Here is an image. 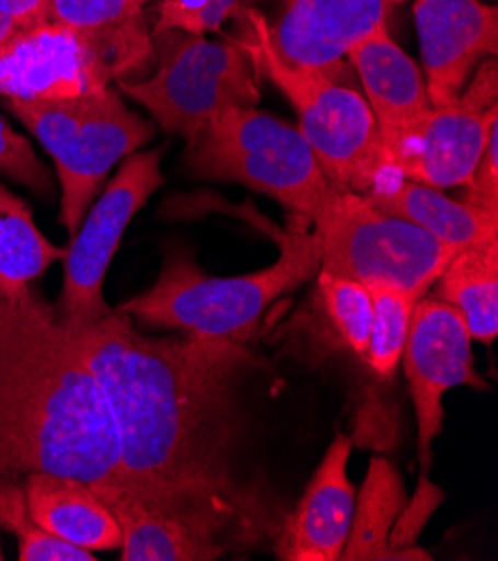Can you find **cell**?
<instances>
[{"label":"cell","mask_w":498,"mask_h":561,"mask_svg":"<svg viewBox=\"0 0 498 561\" xmlns=\"http://www.w3.org/2000/svg\"><path fill=\"white\" fill-rule=\"evenodd\" d=\"M74 343L113 416L121 490L229 550L257 528L259 508L233 474L244 345L182 335L152 339L119 309ZM117 492V490H115Z\"/></svg>","instance_id":"cell-1"},{"label":"cell","mask_w":498,"mask_h":561,"mask_svg":"<svg viewBox=\"0 0 498 561\" xmlns=\"http://www.w3.org/2000/svg\"><path fill=\"white\" fill-rule=\"evenodd\" d=\"M54 472L121 490L119 443L74 335L34 291L0 298V477Z\"/></svg>","instance_id":"cell-2"},{"label":"cell","mask_w":498,"mask_h":561,"mask_svg":"<svg viewBox=\"0 0 498 561\" xmlns=\"http://www.w3.org/2000/svg\"><path fill=\"white\" fill-rule=\"evenodd\" d=\"M317 271V238L309 229V219L296 215L289 231L280 236V257L270 266L221 277L208 275L186 251H173L157 283L117 309L150 327L246 347L255 339L264 311Z\"/></svg>","instance_id":"cell-3"},{"label":"cell","mask_w":498,"mask_h":561,"mask_svg":"<svg viewBox=\"0 0 498 561\" xmlns=\"http://www.w3.org/2000/svg\"><path fill=\"white\" fill-rule=\"evenodd\" d=\"M238 41L251 56L255 72L270 79L298 112V130L309 141L326 180L338 191L362 195L380 168V135L373 112L360 90L345 77L298 68L275 51L266 30V14L240 5Z\"/></svg>","instance_id":"cell-4"},{"label":"cell","mask_w":498,"mask_h":561,"mask_svg":"<svg viewBox=\"0 0 498 561\" xmlns=\"http://www.w3.org/2000/svg\"><path fill=\"white\" fill-rule=\"evenodd\" d=\"M5 101L57 165L59 217L70 236L79 231L109 171L154 137L152 124L128 110L113 88L59 101Z\"/></svg>","instance_id":"cell-5"},{"label":"cell","mask_w":498,"mask_h":561,"mask_svg":"<svg viewBox=\"0 0 498 561\" xmlns=\"http://www.w3.org/2000/svg\"><path fill=\"white\" fill-rule=\"evenodd\" d=\"M186 144L197 178L242 184L309 221L336 191L298 126L257 107L224 112Z\"/></svg>","instance_id":"cell-6"},{"label":"cell","mask_w":498,"mask_h":561,"mask_svg":"<svg viewBox=\"0 0 498 561\" xmlns=\"http://www.w3.org/2000/svg\"><path fill=\"white\" fill-rule=\"evenodd\" d=\"M309 224L320 244V271L367 289L392 287L422 298L456 253L416 224L338 188Z\"/></svg>","instance_id":"cell-7"},{"label":"cell","mask_w":498,"mask_h":561,"mask_svg":"<svg viewBox=\"0 0 498 561\" xmlns=\"http://www.w3.org/2000/svg\"><path fill=\"white\" fill-rule=\"evenodd\" d=\"M154 68L148 79L119 81L165 133L193 139L204 126L235 107H255L259 85L246 49L215 43L184 30L152 32Z\"/></svg>","instance_id":"cell-8"},{"label":"cell","mask_w":498,"mask_h":561,"mask_svg":"<svg viewBox=\"0 0 498 561\" xmlns=\"http://www.w3.org/2000/svg\"><path fill=\"white\" fill-rule=\"evenodd\" d=\"M496 99L498 68L489 56L454 103L431 105L414 122L380 137V165L438 191L467 186L489 130L498 124Z\"/></svg>","instance_id":"cell-9"},{"label":"cell","mask_w":498,"mask_h":561,"mask_svg":"<svg viewBox=\"0 0 498 561\" xmlns=\"http://www.w3.org/2000/svg\"><path fill=\"white\" fill-rule=\"evenodd\" d=\"M161 154L154 148L126 157L88 208L63 257V289L54 305V318L61 327L81 329L113 313L103 298V279L132 217L163 184Z\"/></svg>","instance_id":"cell-10"},{"label":"cell","mask_w":498,"mask_h":561,"mask_svg":"<svg viewBox=\"0 0 498 561\" xmlns=\"http://www.w3.org/2000/svg\"><path fill=\"white\" fill-rule=\"evenodd\" d=\"M472 343L463 316L452 305L427 296L416 302L401 363L412 391L418 457L425 470L431 466V445L445 419L442 397L461 385L487 389L474 369Z\"/></svg>","instance_id":"cell-11"},{"label":"cell","mask_w":498,"mask_h":561,"mask_svg":"<svg viewBox=\"0 0 498 561\" xmlns=\"http://www.w3.org/2000/svg\"><path fill=\"white\" fill-rule=\"evenodd\" d=\"M117 81L107 56L83 34L54 21L27 25L0 47V96L59 101Z\"/></svg>","instance_id":"cell-12"},{"label":"cell","mask_w":498,"mask_h":561,"mask_svg":"<svg viewBox=\"0 0 498 561\" xmlns=\"http://www.w3.org/2000/svg\"><path fill=\"white\" fill-rule=\"evenodd\" d=\"M266 30L285 61L326 75L349 72L351 47L386 25L394 0H275ZM340 77V75H336Z\"/></svg>","instance_id":"cell-13"},{"label":"cell","mask_w":498,"mask_h":561,"mask_svg":"<svg viewBox=\"0 0 498 561\" xmlns=\"http://www.w3.org/2000/svg\"><path fill=\"white\" fill-rule=\"evenodd\" d=\"M414 16L429 101L450 105L485 56H496L498 12L480 0H416Z\"/></svg>","instance_id":"cell-14"},{"label":"cell","mask_w":498,"mask_h":561,"mask_svg":"<svg viewBox=\"0 0 498 561\" xmlns=\"http://www.w3.org/2000/svg\"><path fill=\"white\" fill-rule=\"evenodd\" d=\"M354 440L338 434L313 472L296 511L275 541V554L282 561H338L347 543L356 490L349 481V457Z\"/></svg>","instance_id":"cell-15"},{"label":"cell","mask_w":498,"mask_h":561,"mask_svg":"<svg viewBox=\"0 0 498 561\" xmlns=\"http://www.w3.org/2000/svg\"><path fill=\"white\" fill-rule=\"evenodd\" d=\"M347 61L362 85L380 137L403 128L431 107L418 64L392 38L386 25L351 47Z\"/></svg>","instance_id":"cell-16"},{"label":"cell","mask_w":498,"mask_h":561,"mask_svg":"<svg viewBox=\"0 0 498 561\" xmlns=\"http://www.w3.org/2000/svg\"><path fill=\"white\" fill-rule=\"evenodd\" d=\"M362 197L384 213L416 224L418 229L456 251L498 236V215L452 199L438 188L412 182L386 165L378 168Z\"/></svg>","instance_id":"cell-17"},{"label":"cell","mask_w":498,"mask_h":561,"mask_svg":"<svg viewBox=\"0 0 498 561\" xmlns=\"http://www.w3.org/2000/svg\"><path fill=\"white\" fill-rule=\"evenodd\" d=\"M49 21L90 38L113 64L117 83L137 81L154 68L146 8L150 0H47Z\"/></svg>","instance_id":"cell-18"},{"label":"cell","mask_w":498,"mask_h":561,"mask_svg":"<svg viewBox=\"0 0 498 561\" xmlns=\"http://www.w3.org/2000/svg\"><path fill=\"white\" fill-rule=\"evenodd\" d=\"M23 490L32 519L47 533L90 552L121 548V526L115 513L85 481L30 472L23 477Z\"/></svg>","instance_id":"cell-19"},{"label":"cell","mask_w":498,"mask_h":561,"mask_svg":"<svg viewBox=\"0 0 498 561\" xmlns=\"http://www.w3.org/2000/svg\"><path fill=\"white\" fill-rule=\"evenodd\" d=\"M101 499L121 526V561H212L229 552L224 543L126 492Z\"/></svg>","instance_id":"cell-20"},{"label":"cell","mask_w":498,"mask_h":561,"mask_svg":"<svg viewBox=\"0 0 498 561\" xmlns=\"http://www.w3.org/2000/svg\"><path fill=\"white\" fill-rule=\"evenodd\" d=\"M431 289L433 298L463 316L472 341L494 343L498 335V236L456 251Z\"/></svg>","instance_id":"cell-21"},{"label":"cell","mask_w":498,"mask_h":561,"mask_svg":"<svg viewBox=\"0 0 498 561\" xmlns=\"http://www.w3.org/2000/svg\"><path fill=\"white\" fill-rule=\"evenodd\" d=\"M66 257V249L51 244L34 224L30 206L0 184V298L19 302L34 289L32 283Z\"/></svg>","instance_id":"cell-22"},{"label":"cell","mask_w":498,"mask_h":561,"mask_svg":"<svg viewBox=\"0 0 498 561\" xmlns=\"http://www.w3.org/2000/svg\"><path fill=\"white\" fill-rule=\"evenodd\" d=\"M407 501L398 470L380 457L369 461L367 477L356 496L351 530L343 548V561H373V559H403L392 550L390 533Z\"/></svg>","instance_id":"cell-23"},{"label":"cell","mask_w":498,"mask_h":561,"mask_svg":"<svg viewBox=\"0 0 498 561\" xmlns=\"http://www.w3.org/2000/svg\"><path fill=\"white\" fill-rule=\"evenodd\" d=\"M317 300L338 345L360 360L364 358L371 333V291L356 279L340 277L328 271H317Z\"/></svg>","instance_id":"cell-24"},{"label":"cell","mask_w":498,"mask_h":561,"mask_svg":"<svg viewBox=\"0 0 498 561\" xmlns=\"http://www.w3.org/2000/svg\"><path fill=\"white\" fill-rule=\"evenodd\" d=\"M369 291L373 318L369 345L362 360L378 378L390 380L401 365L412 324V313L420 298L392 287H371Z\"/></svg>","instance_id":"cell-25"},{"label":"cell","mask_w":498,"mask_h":561,"mask_svg":"<svg viewBox=\"0 0 498 561\" xmlns=\"http://www.w3.org/2000/svg\"><path fill=\"white\" fill-rule=\"evenodd\" d=\"M0 526L19 539L21 561H96L94 552L47 533L32 519L23 481L16 477H0Z\"/></svg>","instance_id":"cell-26"},{"label":"cell","mask_w":498,"mask_h":561,"mask_svg":"<svg viewBox=\"0 0 498 561\" xmlns=\"http://www.w3.org/2000/svg\"><path fill=\"white\" fill-rule=\"evenodd\" d=\"M242 0H159L154 8L152 32L184 30L190 34L217 32L224 25Z\"/></svg>","instance_id":"cell-27"},{"label":"cell","mask_w":498,"mask_h":561,"mask_svg":"<svg viewBox=\"0 0 498 561\" xmlns=\"http://www.w3.org/2000/svg\"><path fill=\"white\" fill-rule=\"evenodd\" d=\"M0 175L27 186L38 197L51 195V178L32 144L0 117Z\"/></svg>","instance_id":"cell-28"},{"label":"cell","mask_w":498,"mask_h":561,"mask_svg":"<svg viewBox=\"0 0 498 561\" xmlns=\"http://www.w3.org/2000/svg\"><path fill=\"white\" fill-rule=\"evenodd\" d=\"M445 499L438 490V485H433L431 481H427L425 477L420 479L416 494L412 501H405V506L398 515V519L394 522V528L390 533V546L392 550L401 552L403 559H414V561H429V552L418 548L416 541L422 533V528L427 526V522L431 519V515L438 511V506Z\"/></svg>","instance_id":"cell-29"},{"label":"cell","mask_w":498,"mask_h":561,"mask_svg":"<svg viewBox=\"0 0 498 561\" xmlns=\"http://www.w3.org/2000/svg\"><path fill=\"white\" fill-rule=\"evenodd\" d=\"M463 202L470 206L498 215V124L489 130L485 150L474 168V175L465 186Z\"/></svg>","instance_id":"cell-30"},{"label":"cell","mask_w":498,"mask_h":561,"mask_svg":"<svg viewBox=\"0 0 498 561\" xmlns=\"http://www.w3.org/2000/svg\"><path fill=\"white\" fill-rule=\"evenodd\" d=\"M0 10L14 16L23 25H36L49 21L47 0H0Z\"/></svg>","instance_id":"cell-31"},{"label":"cell","mask_w":498,"mask_h":561,"mask_svg":"<svg viewBox=\"0 0 498 561\" xmlns=\"http://www.w3.org/2000/svg\"><path fill=\"white\" fill-rule=\"evenodd\" d=\"M23 27H27V25L19 23L14 16H10L8 12L0 10V47H3V45H5L16 32H21Z\"/></svg>","instance_id":"cell-32"},{"label":"cell","mask_w":498,"mask_h":561,"mask_svg":"<svg viewBox=\"0 0 498 561\" xmlns=\"http://www.w3.org/2000/svg\"><path fill=\"white\" fill-rule=\"evenodd\" d=\"M5 557H3V546H0V561H3Z\"/></svg>","instance_id":"cell-33"},{"label":"cell","mask_w":498,"mask_h":561,"mask_svg":"<svg viewBox=\"0 0 498 561\" xmlns=\"http://www.w3.org/2000/svg\"><path fill=\"white\" fill-rule=\"evenodd\" d=\"M394 3H401V0H394Z\"/></svg>","instance_id":"cell-34"}]
</instances>
